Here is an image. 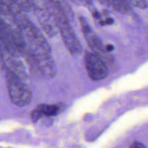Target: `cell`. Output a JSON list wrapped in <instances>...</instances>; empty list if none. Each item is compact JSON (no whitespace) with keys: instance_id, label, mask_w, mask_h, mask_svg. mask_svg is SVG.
<instances>
[{"instance_id":"6da1fadb","label":"cell","mask_w":148,"mask_h":148,"mask_svg":"<svg viewBox=\"0 0 148 148\" xmlns=\"http://www.w3.org/2000/svg\"><path fill=\"white\" fill-rule=\"evenodd\" d=\"M7 88L10 100L14 105L25 106L31 101V92L27 85L11 73L7 75Z\"/></svg>"},{"instance_id":"7a4b0ae2","label":"cell","mask_w":148,"mask_h":148,"mask_svg":"<svg viewBox=\"0 0 148 148\" xmlns=\"http://www.w3.org/2000/svg\"><path fill=\"white\" fill-rule=\"evenodd\" d=\"M85 66L88 76L92 80H101L108 76V69L104 61L94 53L85 55Z\"/></svg>"},{"instance_id":"3957f363","label":"cell","mask_w":148,"mask_h":148,"mask_svg":"<svg viewBox=\"0 0 148 148\" xmlns=\"http://www.w3.org/2000/svg\"><path fill=\"white\" fill-rule=\"evenodd\" d=\"M58 27L60 31L62 38L69 51L72 54L77 55L82 51V47L78 42L75 33L66 21L64 19L58 20Z\"/></svg>"},{"instance_id":"277c9868","label":"cell","mask_w":148,"mask_h":148,"mask_svg":"<svg viewBox=\"0 0 148 148\" xmlns=\"http://www.w3.org/2000/svg\"><path fill=\"white\" fill-rule=\"evenodd\" d=\"M80 20L82 30H83L84 34H85L84 36L86 38V40L88 41V44H89L90 47L95 51L94 53L98 55V56H100L101 59H102V56L107 57L108 55L106 54V51L105 49L103 48V45L101 43V40L98 38V36L91 30V28L89 27V25L86 23L85 19L81 18Z\"/></svg>"},{"instance_id":"5b68a950","label":"cell","mask_w":148,"mask_h":148,"mask_svg":"<svg viewBox=\"0 0 148 148\" xmlns=\"http://www.w3.org/2000/svg\"><path fill=\"white\" fill-rule=\"evenodd\" d=\"M38 109L40 111L41 115L52 116H56L59 112V108L56 105H40L38 107Z\"/></svg>"},{"instance_id":"8992f818","label":"cell","mask_w":148,"mask_h":148,"mask_svg":"<svg viewBox=\"0 0 148 148\" xmlns=\"http://www.w3.org/2000/svg\"><path fill=\"white\" fill-rule=\"evenodd\" d=\"M113 7L121 12H127L130 10V7L127 2L124 1H110Z\"/></svg>"},{"instance_id":"52a82bcc","label":"cell","mask_w":148,"mask_h":148,"mask_svg":"<svg viewBox=\"0 0 148 148\" xmlns=\"http://www.w3.org/2000/svg\"><path fill=\"white\" fill-rule=\"evenodd\" d=\"M132 4L134 6L138 7H141V8H145V7H147V2L146 1H132Z\"/></svg>"},{"instance_id":"ba28073f","label":"cell","mask_w":148,"mask_h":148,"mask_svg":"<svg viewBox=\"0 0 148 148\" xmlns=\"http://www.w3.org/2000/svg\"><path fill=\"white\" fill-rule=\"evenodd\" d=\"M130 148H146L145 145H143V143H140V142H134L131 145Z\"/></svg>"},{"instance_id":"9c48e42d","label":"cell","mask_w":148,"mask_h":148,"mask_svg":"<svg viewBox=\"0 0 148 148\" xmlns=\"http://www.w3.org/2000/svg\"><path fill=\"white\" fill-rule=\"evenodd\" d=\"M104 49H105L106 51V52H111L114 50V47L112 45H107V46H106L105 47H104Z\"/></svg>"},{"instance_id":"30bf717a","label":"cell","mask_w":148,"mask_h":148,"mask_svg":"<svg viewBox=\"0 0 148 148\" xmlns=\"http://www.w3.org/2000/svg\"><path fill=\"white\" fill-rule=\"evenodd\" d=\"M104 23H106V24L107 25H111L113 23H114V20H113L112 18H110V17H108V18H106V19L105 22Z\"/></svg>"},{"instance_id":"8fae6325","label":"cell","mask_w":148,"mask_h":148,"mask_svg":"<svg viewBox=\"0 0 148 148\" xmlns=\"http://www.w3.org/2000/svg\"><path fill=\"white\" fill-rule=\"evenodd\" d=\"M92 14H93L95 18H100V17H101V15H100V14L98 12H95Z\"/></svg>"}]
</instances>
